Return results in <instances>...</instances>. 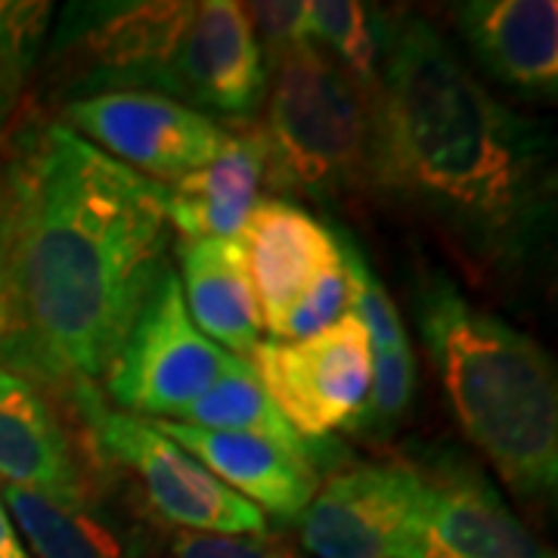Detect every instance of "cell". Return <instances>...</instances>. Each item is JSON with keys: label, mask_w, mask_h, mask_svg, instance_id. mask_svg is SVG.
Instances as JSON below:
<instances>
[{"label": "cell", "mask_w": 558, "mask_h": 558, "mask_svg": "<svg viewBox=\"0 0 558 558\" xmlns=\"http://www.w3.org/2000/svg\"><path fill=\"white\" fill-rule=\"evenodd\" d=\"M168 248L165 183L60 119L13 124L0 153V366L47 395L97 388Z\"/></svg>", "instance_id": "6da1fadb"}, {"label": "cell", "mask_w": 558, "mask_h": 558, "mask_svg": "<svg viewBox=\"0 0 558 558\" xmlns=\"http://www.w3.org/2000/svg\"><path fill=\"white\" fill-rule=\"evenodd\" d=\"M549 124L499 102L435 22L379 16L369 186L438 223L487 267H521L556 208Z\"/></svg>", "instance_id": "7a4b0ae2"}, {"label": "cell", "mask_w": 558, "mask_h": 558, "mask_svg": "<svg viewBox=\"0 0 558 558\" xmlns=\"http://www.w3.org/2000/svg\"><path fill=\"white\" fill-rule=\"evenodd\" d=\"M50 62L62 102L128 90L248 121L267 94V62L233 0L69 3Z\"/></svg>", "instance_id": "3957f363"}, {"label": "cell", "mask_w": 558, "mask_h": 558, "mask_svg": "<svg viewBox=\"0 0 558 558\" xmlns=\"http://www.w3.org/2000/svg\"><path fill=\"white\" fill-rule=\"evenodd\" d=\"M413 307L465 438L519 497H556L558 381L549 354L527 332L472 304L440 270L418 277Z\"/></svg>", "instance_id": "277c9868"}, {"label": "cell", "mask_w": 558, "mask_h": 558, "mask_svg": "<svg viewBox=\"0 0 558 558\" xmlns=\"http://www.w3.org/2000/svg\"><path fill=\"white\" fill-rule=\"evenodd\" d=\"M373 87L311 44L267 62V186L317 202L369 186Z\"/></svg>", "instance_id": "5b68a950"}, {"label": "cell", "mask_w": 558, "mask_h": 558, "mask_svg": "<svg viewBox=\"0 0 558 558\" xmlns=\"http://www.w3.org/2000/svg\"><path fill=\"white\" fill-rule=\"evenodd\" d=\"M72 403L87 422L90 440L137 478L153 515L165 527L196 534H267L264 512L161 435L156 422L106 410L97 388L75 391Z\"/></svg>", "instance_id": "8992f818"}, {"label": "cell", "mask_w": 558, "mask_h": 558, "mask_svg": "<svg viewBox=\"0 0 558 558\" xmlns=\"http://www.w3.org/2000/svg\"><path fill=\"white\" fill-rule=\"evenodd\" d=\"M236 360L196 329L168 260L102 381L121 413L178 422Z\"/></svg>", "instance_id": "52a82bcc"}, {"label": "cell", "mask_w": 558, "mask_h": 558, "mask_svg": "<svg viewBox=\"0 0 558 558\" xmlns=\"http://www.w3.org/2000/svg\"><path fill=\"white\" fill-rule=\"evenodd\" d=\"M279 416L307 444L354 428L373 385L366 329L354 314L301 341H260L248 357Z\"/></svg>", "instance_id": "ba28073f"}, {"label": "cell", "mask_w": 558, "mask_h": 558, "mask_svg": "<svg viewBox=\"0 0 558 558\" xmlns=\"http://www.w3.org/2000/svg\"><path fill=\"white\" fill-rule=\"evenodd\" d=\"M416 509L400 558H556L457 450L413 459Z\"/></svg>", "instance_id": "9c48e42d"}, {"label": "cell", "mask_w": 558, "mask_h": 558, "mask_svg": "<svg viewBox=\"0 0 558 558\" xmlns=\"http://www.w3.org/2000/svg\"><path fill=\"white\" fill-rule=\"evenodd\" d=\"M60 121L109 159L156 183L205 168L227 143V124L156 94H94L62 102Z\"/></svg>", "instance_id": "30bf717a"}, {"label": "cell", "mask_w": 558, "mask_h": 558, "mask_svg": "<svg viewBox=\"0 0 558 558\" xmlns=\"http://www.w3.org/2000/svg\"><path fill=\"white\" fill-rule=\"evenodd\" d=\"M416 494L413 462L351 465L319 487L292 527L314 558H400Z\"/></svg>", "instance_id": "8fae6325"}, {"label": "cell", "mask_w": 558, "mask_h": 558, "mask_svg": "<svg viewBox=\"0 0 558 558\" xmlns=\"http://www.w3.org/2000/svg\"><path fill=\"white\" fill-rule=\"evenodd\" d=\"M457 28L481 72L531 102L558 97L556 0H472L457 7Z\"/></svg>", "instance_id": "7c38bea8"}, {"label": "cell", "mask_w": 558, "mask_h": 558, "mask_svg": "<svg viewBox=\"0 0 558 558\" xmlns=\"http://www.w3.org/2000/svg\"><path fill=\"white\" fill-rule=\"evenodd\" d=\"M240 248L264 329H270L339 260L332 223L277 196H264L255 205L242 227Z\"/></svg>", "instance_id": "4fadbf2b"}, {"label": "cell", "mask_w": 558, "mask_h": 558, "mask_svg": "<svg viewBox=\"0 0 558 558\" xmlns=\"http://www.w3.org/2000/svg\"><path fill=\"white\" fill-rule=\"evenodd\" d=\"M267 186V146L258 121H230L227 143L205 168L165 183L168 227L180 242L240 240Z\"/></svg>", "instance_id": "5bb4252c"}, {"label": "cell", "mask_w": 558, "mask_h": 558, "mask_svg": "<svg viewBox=\"0 0 558 558\" xmlns=\"http://www.w3.org/2000/svg\"><path fill=\"white\" fill-rule=\"evenodd\" d=\"M156 428L199 459L233 494L282 521L299 519L319 490L317 457L282 447L277 440L211 432L186 422H156Z\"/></svg>", "instance_id": "9a60e30c"}, {"label": "cell", "mask_w": 558, "mask_h": 558, "mask_svg": "<svg viewBox=\"0 0 558 558\" xmlns=\"http://www.w3.org/2000/svg\"><path fill=\"white\" fill-rule=\"evenodd\" d=\"M3 506L32 558H159V537L102 506L94 487L47 494L3 484Z\"/></svg>", "instance_id": "2e32d148"}, {"label": "cell", "mask_w": 558, "mask_h": 558, "mask_svg": "<svg viewBox=\"0 0 558 558\" xmlns=\"http://www.w3.org/2000/svg\"><path fill=\"white\" fill-rule=\"evenodd\" d=\"M0 481L47 494L90 490V469L60 407L35 381L0 366Z\"/></svg>", "instance_id": "e0dca14e"}, {"label": "cell", "mask_w": 558, "mask_h": 558, "mask_svg": "<svg viewBox=\"0 0 558 558\" xmlns=\"http://www.w3.org/2000/svg\"><path fill=\"white\" fill-rule=\"evenodd\" d=\"M180 292L202 336L233 357L248 360L260 344L258 301L240 240L180 242Z\"/></svg>", "instance_id": "ac0fdd59"}, {"label": "cell", "mask_w": 558, "mask_h": 558, "mask_svg": "<svg viewBox=\"0 0 558 558\" xmlns=\"http://www.w3.org/2000/svg\"><path fill=\"white\" fill-rule=\"evenodd\" d=\"M344 248L357 277V295H354V317L363 323L369 354H373V385L369 398L363 403L354 432H366L373 438H385L407 416L413 395H416V354L407 339L403 319H400L388 289L381 286L369 260L363 258L354 240L344 233Z\"/></svg>", "instance_id": "d6986e66"}, {"label": "cell", "mask_w": 558, "mask_h": 558, "mask_svg": "<svg viewBox=\"0 0 558 558\" xmlns=\"http://www.w3.org/2000/svg\"><path fill=\"white\" fill-rule=\"evenodd\" d=\"M178 422L196 425V428H211V432L255 435V438L277 440L282 447L317 457L314 444L301 440L292 432V425L279 416V410L274 407V400L267 398L248 360H236Z\"/></svg>", "instance_id": "ffe728a7"}, {"label": "cell", "mask_w": 558, "mask_h": 558, "mask_svg": "<svg viewBox=\"0 0 558 558\" xmlns=\"http://www.w3.org/2000/svg\"><path fill=\"white\" fill-rule=\"evenodd\" d=\"M307 44L336 60L363 84H376L379 72V16L357 0H311Z\"/></svg>", "instance_id": "44dd1931"}, {"label": "cell", "mask_w": 558, "mask_h": 558, "mask_svg": "<svg viewBox=\"0 0 558 558\" xmlns=\"http://www.w3.org/2000/svg\"><path fill=\"white\" fill-rule=\"evenodd\" d=\"M50 3L0 0V137L13 128L25 84L50 38Z\"/></svg>", "instance_id": "7402d4cb"}, {"label": "cell", "mask_w": 558, "mask_h": 558, "mask_svg": "<svg viewBox=\"0 0 558 558\" xmlns=\"http://www.w3.org/2000/svg\"><path fill=\"white\" fill-rule=\"evenodd\" d=\"M332 230L339 240V260L267 329L270 341L311 339V336L336 326L341 317H348L354 311L357 277H354V267H351L348 248H344V230L336 223H332Z\"/></svg>", "instance_id": "603a6c76"}, {"label": "cell", "mask_w": 558, "mask_h": 558, "mask_svg": "<svg viewBox=\"0 0 558 558\" xmlns=\"http://www.w3.org/2000/svg\"><path fill=\"white\" fill-rule=\"evenodd\" d=\"M264 62L279 60L307 44V0H258L242 3Z\"/></svg>", "instance_id": "cb8c5ba5"}, {"label": "cell", "mask_w": 558, "mask_h": 558, "mask_svg": "<svg viewBox=\"0 0 558 558\" xmlns=\"http://www.w3.org/2000/svg\"><path fill=\"white\" fill-rule=\"evenodd\" d=\"M282 543L267 534H196L165 527L159 558H279Z\"/></svg>", "instance_id": "d4e9b609"}, {"label": "cell", "mask_w": 558, "mask_h": 558, "mask_svg": "<svg viewBox=\"0 0 558 558\" xmlns=\"http://www.w3.org/2000/svg\"><path fill=\"white\" fill-rule=\"evenodd\" d=\"M0 558H32L20 534H16V527H13V521L7 515L3 502H0Z\"/></svg>", "instance_id": "484cf974"}, {"label": "cell", "mask_w": 558, "mask_h": 558, "mask_svg": "<svg viewBox=\"0 0 558 558\" xmlns=\"http://www.w3.org/2000/svg\"><path fill=\"white\" fill-rule=\"evenodd\" d=\"M279 558H301L299 553H292V549H286V546H282V549H279Z\"/></svg>", "instance_id": "4316f807"}]
</instances>
